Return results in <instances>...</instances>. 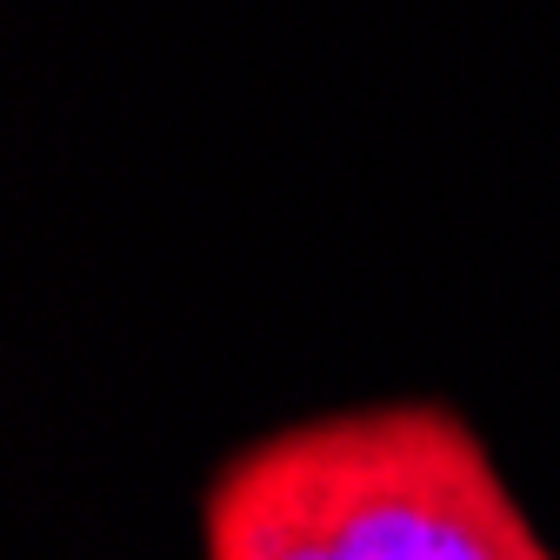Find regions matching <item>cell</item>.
I'll return each mask as SVG.
<instances>
[{
  "instance_id": "6da1fadb",
  "label": "cell",
  "mask_w": 560,
  "mask_h": 560,
  "mask_svg": "<svg viewBox=\"0 0 560 560\" xmlns=\"http://www.w3.org/2000/svg\"><path fill=\"white\" fill-rule=\"evenodd\" d=\"M200 560H560L441 394L301 413L200 480Z\"/></svg>"
}]
</instances>
